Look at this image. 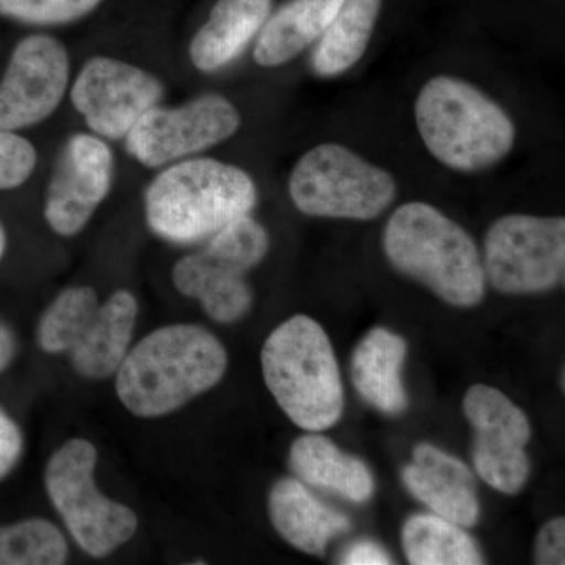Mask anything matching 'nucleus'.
<instances>
[{"label": "nucleus", "instance_id": "1", "mask_svg": "<svg viewBox=\"0 0 565 565\" xmlns=\"http://www.w3.org/2000/svg\"><path fill=\"white\" fill-rule=\"evenodd\" d=\"M226 367L228 353L210 330L173 323L147 334L126 353L115 390L132 415L159 418L221 384Z\"/></svg>", "mask_w": 565, "mask_h": 565}, {"label": "nucleus", "instance_id": "2", "mask_svg": "<svg viewBox=\"0 0 565 565\" xmlns=\"http://www.w3.org/2000/svg\"><path fill=\"white\" fill-rule=\"evenodd\" d=\"M255 182L239 167L215 159H188L163 170L145 192V215L156 236L172 244L210 239L250 214Z\"/></svg>", "mask_w": 565, "mask_h": 565}, {"label": "nucleus", "instance_id": "3", "mask_svg": "<svg viewBox=\"0 0 565 565\" xmlns=\"http://www.w3.org/2000/svg\"><path fill=\"white\" fill-rule=\"evenodd\" d=\"M386 258L444 302L471 308L486 296V274L473 237L427 203L397 207L384 232Z\"/></svg>", "mask_w": 565, "mask_h": 565}, {"label": "nucleus", "instance_id": "4", "mask_svg": "<svg viewBox=\"0 0 565 565\" xmlns=\"http://www.w3.org/2000/svg\"><path fill=\"white\" fill-rule=\"evenodd\" d=\"M264 381L282 412L307 433L340 422L344 390L329 334L315 319L297 315L267 337L262 351Z\"/></svg>", "mask_w": 565, "mask_h": 565}, {"label": "nucleus", "instance_id": "5", "mask_svg": "<svg viewBox=\"0 0 565 565\" xmlns=\"http://www.w3.org/2000/svg\"><path fill=\"white\" fill-rule=\"evenodd\" d=\"M416 125L437 161L459 172L492 167L514 147L515 126L475 85L451 76L427 82L415 104Z\"/></svg>", "mask_w": 565, "mask_h": 565}, {"label": "nucleus", "instance_id": "6", "mask_svg": "<svg viewBox=\"0 0 565 565\" xmlns=\"http://www.w3.org/2000/svg\"><path fill=\"white\" fill-rule=\"evenodd\" d=\"M139 303L129 291L99 303L90 286H73L46 308L36 341L46 353H68L74 371L88 381L117 374L131 345Z\"/></svg>", "mask_w": 565, "mask_h": 565}, {"label": "nucleus", "instance_id": "7", "mask_svg": "<svg viewBox=\"0 0 565 565\" xmlns=\"http://www.w3.org/2000/svg\"><path fill=\"white\" fill-rule=\"evenodd\" d=\"M96 462L95 445L73 438L52 455L44 471V486L76 544L88 556L106 557L131 541L139 519L131 508L99 492Z\"/></svg>", "mask_w": 565, "mask_h": 565}, {"label": "nucleus", "instance_id": "8", "mask_svg": "<svg viewBox=\"0 0 565 565\" xmlns=\"http://www.w3.org/2000/svg\"><path fill=\"white\" fill-rule=\"evenodd\" d=\"M269 234L250 215L237 218L210 237L203 250L174 266L173 285L202 303L212 321L233 323L250 311L253 292L245 274L269 252Z\"/></svg>", "mask_w": 565, "mask_h": 565}, {"label": "nucleus", "instance_id": "9", "mask_svg": "<svg viewBox=\"0 0 565 565\" xmlns=\"http://www.w3.org/2000/svg\"><path fill=\"white\" fill-rule=\"evenodd\" d=\"M396 191L392 174L337 143L308 151L289 178L292 203L313 217L373 221L388 210Z\"/></svg>", "mask_w": 565, "mask_h": 565}, {"label": "nucleus", "instance_id": "10", "mask_svg": "<svg viewBox=\"0 0 565 565\" xmlns=\"http://www.w3.org/2000/svg\"><path fill=\"white\" fill-rule=\"evenodd\" d=\"M486 280L501 294L552 291L565 274V221L511 214L498 218L484 241Z\"/></svg>", "mask_w": 565, "mask_h": 565}, {"label": "nucleus", "instance_id": "11", "mask_svg": "<svg viewBox=\"0 0 565 565\" xmlns=\"http://www.w3.org/2000/svg\"><path fill=\"white\" fill-rule=\"evenodd\" d=\"M463 414L473 429L476 473L498 492L519 493L531 475L525 448L533 433L525 412L500 390L476 384L465 394Z\"/></svg>", "mask_w": 565, "mask_h": 565}, {"label": "nucleus", "instance_id": "12", "mask_svg": "<svg viewBox=\"0 0 565 565\" xmlns=\"http://www.w3.org/2000/svg\"><path fill=\"white\" fill-rule=\"evenodd\" d=\"M239 126V111L228 99L203 95L180 107H152L125 137L126 150L154 169L230 139Z\"/></svg>", "mask_w": 565, "mask_h": 565}, {"label": "nucleus", "instance_id": "13", "mask_svg": "<svg viewBox=\"0 0 565 565\" xmlns=\"http://www.w3.org/2000/svg\"><path fill=\"white\" fill-rule=\"evenodd\" d=\"M162 96L158 77L110 57L85 63L71 90V102L88 128L110 140L125 139L148 110L159 106Z\"/></svg>", "mask_w": 565, "mask_h": 565}, {"label": "nucleus", "instance_id": "14", "mask_svg": "<svg viewBox=\"0 0 565 565\" xmlns=\"http://www.w3.org/2000/svg\"><path fill=\"white\" fill-rule=\"evenodd\" d=\"M68 81V52L61 41L41 33L22 40L0 82V129L18 131L46 120Z\"/></svg>", "mask_w": 565, "mask_h": 565}, {"label": "nucleus", "instance_id": "15", "mask_svg": "<svg viewBox=\"0 0 565 565\" xmlns=\"http://www.w3.org/2000/svg\"><path fill=\"white\" fill-rule=\"evenodd\" d=\"M114 174V152L106 141L90 134L71 137L55 163L44 204L52 232L63 237L79 234L109 195Z\"/></svg>", "mask_w": 565, "mask_h": 565}, {"label": "nucleus", "instance_id": "16", "mask_svg": "<svg viewBox=\"0 0 565 565\" xmlns=\"http://www.w3.org/2000/svg\"><path fill=\"white\" fill-rule=\"evenodd\" d=\"M405 489L416 500L462 527H471L481 515L473 471L437 446H415L412 462L401 473Z\"/></svg>", "mask_w": 565, "mask_h": 565}, {"label": "nucleus", "instance_id": "17", "mask_svg": "<svg viewBox=\"0 0 565 565\" xmlns=\"http://www.w3.org/2000/svg\"><path fill=\"white\" fill-rule=\"evenodd\" d=\"M270 522L294 548L323 556L338 535L352 530V520L319 501L297 478H281L270 489Z\"/></svg>", "mask_w": 565, "mask_h": 565}, {"label": "nucleus", "instance_id": "18", "mask_svg": "<svg viewBox=\"0 0 565 565\" xmlns=\"http://www.w3.org/2000/svg\"><path fill=\"white\" fill-rule=\"evenodd\" d=\"M405 356L404 338L384 327L364 334L352 353V384L382 414L396 416L407 411L408 397L401 377Z\"/></svg>", "mask_w": 565, "mask_h": 565}, {"label": "nucleus", "instance_id": "19", "mask_svg": "<svg viewBox=\"0 0 565 565\" xmlns=\"http://www.w3.org/2000/svg\"><path fill=\"white\" fill-rule=\"evenodd\" d=\"M289 467L303 484L327 490L362 504L373 498L375 482L367 465L345 455L330 438L308 434L297 438L289 451Z\"/></svg>", "mask_w": 565, "mask_h": 565}, {"label": "nucleus", "instance_id": "20", "mask_svg": "<svg viewBox=\"0 0 565 565\" xmlns=\"http://www.w3.org/2000/svg\"><path fill=\"white\" fill-rule=\"evenodd\" d=\"M270 0H218L210 20L195 33L191 58L196 70L212 73L233 62L267 21Z\"/></svg>", "mask_w": 565, "mask_h": 565}, {"label": "nucleus", "instance_id": "21", "mask_svg": "<svg viewBox=\"0 0 565 565\" xmlns=\"http://www.w3.org/2000/svg\"><path fill=\"white\" fill-rule=\"evenodd\" d=\"M344 0H289L274 17L267 18L258 43L255 61L262 66H278L291 61L333 21Z\"/></svg>", "mask_w": 565, "mask_h": 565}, {"label": "nucleus", "instance_id": "22", "mask_svg": "<svg viewBox=\"0 0 565 565\" xmlns=\"http://www.w3.org/2000/svg\"><path fill=\"white\" fill-rule=\"evenodd\" d=\"M381 9L382 0H344L311 58L319 76H338L363 57Z\"/></svg>", "mask_w": 565, "mask_h": 565}, {"label": "nucleus", "instance_id": "23", "mask_svg": "<svg viewBox=\"0 0 565 565\" xmlns=\"http://www.w3.org/2000/svg\"><path fill=\"white\" fill-rule=\"evenodd\" d=\"M403 548L412 565L484 564L481 548L462 526L437 514L408 516L403 527Z\"/></svg>", "mask_w": 565, "mask_h": 565}, {"label": "nucleus", "instance_id": "24", "mask_svg": "<svg viewBox=\"0 0 565 565\" xmlns=\"http://www.w3.org/2000/svg\"><path fill=\"white\" fill-rule=\"evenodd\" d=\"M68 555L65 535L50 520L0 526V565H62Z\"/></svg>", "mask_w": 565, "mask_h": 565}, {"label": "nucleus", "instance_id": "25", "mask_svg": "<svg viewBox=\"0 0 565 565\" xmlns=\"http://www.w3.org/2000/svg\"><path fill=\"white\" fill-rule=\"evenodd\" d=\"M103 0H0V17L33 25L66 24L90 13Z\"/></svg>", "mask_w": 565, "mask_h": 565}, {"label": "nucleus", "instance_id": "26", "mask_svg": "<svg viewBox=\"0 0 565 565\" xmlns=\"http://www.w3.org/2000/svg\"><path fill=\"white\" fill-rule=\"evenodd\" d=\"M36 166L35 147L14 131L0 129V191L20 188Z\"/></svg>", "mask_w": 565, "mask_h": 565}, {"label": "nucleus", "instance_id": "27", "mask_svg": "<svg viewBox=\"0 0 565 565\" xmlns=\"http://www.w3.org/2000/svg\"><path fill=\"white\" fill-rule=\"evenodd\" d=\"M534 563L539 565L565 564L564 516L550 520L539 531L537 539H535Z\"/></svg>", "mask_w": 565, "mask_h": 565}, {"label": "nucleus", "instance_id": "28", "mask_svg": "<svg viewBox=\"0 0 565 565\" xmlns=\"http://www.w3.org/2000/svg\"><path fill=\"white\" fill-rule=\"evenodd\" d=\"M24 452V435L20 426L0 407V481L9 476Z\"/></svg>", "mask_w": 565, "mask_h": 565}, {"label": "nucleus", "instance_id": "29", "mask_svg": "<svg viewBox=\"0 0 565 565\" xmlns=\"http://www.w3.org/2000/svg\"><path fill=\"white\" fill-rule=\"evenodd\" d=\"M340 563L345 565H388L393 564L392 556L384 546L373 541H356L344 550Z\"/></svg>", "mask_w": 565, "mask_h": 565}, {"label": "nucleus", "instance_id": "30", "mask_svg": "<svg viewBox=\"0 0 565 565\" xmlns=\"http://www.w3.org/2000/svg\"><path fill=\"white\" fill-rule=\"evenodd\" d=\"M18 351V341L13 330L0 321V374L10 366Z\"/></svg>", "mask_w": 565, "mask_h": 565}, {"label": "nucleus", "instance_id": "31", "mask_svg": "<svg viewBox=\"0 0 565 565\" xmlns=\"http://www.w3.org/2000/svg\"><path fill=\"white\" fill-rule=\"evenodd\" d=\"M7 248V234L6 230H3L2 223H0V259H2L3 253H6Z\"/></svg>", "mask_w": 565, "mask_h": 565}]
</instances>
